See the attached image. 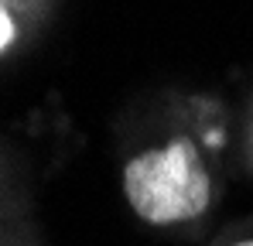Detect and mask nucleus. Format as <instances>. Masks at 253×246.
I'll return each instance as SVG.
<instances>
[{"mask_svg":"<svg viewBox=\"0 0 253 246\" xmlns=\"http://www.w3.org/2000/svg\"><path fill=\"white\" fill-rule=\"evenodd\" d=\"M124 188L137 215L154 226L185 222L209 205V178L188 140L133 158L124 171Z\"/></svg>","mask_w":253,"mask_h":246,"instance_id":"nucleus-1","label":"nucleus"},{"mask_svg":"<svg viewBox=\"0 0 253 246\" xmlns=\"http://www.w3.org/2000/svg\"><path fill=\"white\" fill-rule=\"evenodd\" d=\"M14 38V21L7 17V10L0 7V48H7V41Z\"/></svg>","mask_w":253,"mask_h":246,"instance_id":"nucleus-2","label":"nucleus"},{"mask_svg":"<svg viewBox=\"0 0 253 246\" xmlns=\"http://www.w3.org/2000/svg\"><path fill=\"white\" fill-rule=\"evenodd\" d=\"M236 246H253V240H247V243H236Z\"/></svg>","mask_w":253,"mask_h":246,"instance_id":"nucleus-3","label":"nucleus"}]
</instances>
